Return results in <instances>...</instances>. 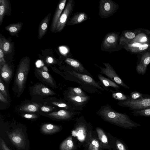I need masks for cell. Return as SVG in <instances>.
Returning a JSON list of instances; mask_svg holds the SVG:
<instances>
[{
    "label": "cell",
    "instance_id": "obj_1",
    "mask_svg": "<svg viewBox=\"0 0 150 150\" xmlns=\"http://www.w3.org/2000/svg\"><path fill=\"white\" fill-rule=\"evenodd\" d=\"M96 114L104 121L125 129H132L141 126L132 120L126 113L117 112L108 104L102 106Z\"/></svg>",
    "mask_w": 150,
    "mask_h": 150
},
{
    "label": "cell",
    "instance_id": "obj_2",
    "mask_svg": "<svg viewBox=\"0 0 150 150\" xmlns=\"http://www.w3.org/2000/svg\"><path fill=\"white\" fill-rule=\"evenodd\" d=\"M93 131L91 124L81 115L76 118L71 135L77 140L78 147L84 148L89 142Z\"/></svg>",
    "mask_w": 150,
    "mask_h": 150
},
{
    "label": "cell",
    "instance_id": "obj_3",
    "mask_svg": "<svg viewBox=\"0 0 150 150\" xmlns=\"http://www.w3.org/2000/svg\"><path fill=\"white\" fill-rule=\"evenodd\" d=\"M69 72L74 77L73 81L78 83L81 85V87L87 92L91 93H101L97 89L102 91L109 90V89L103 86L100 81L99 82L95 81L92 76L80 73L73 69Z\"/></svg>",
    "mask_w": 150,
    "mask_h": 150
},
{
    "label": "cell",
    "instance_id": "obj_4",
    "mask_svg": "<svg viewBox=\"0 0 150 150\" xmlns=\"http://www.w3.org/2000/svg\"><path fill=\"white\" fill-rule=\"evenodd\" d=\"M30 60L25 57L20 61L18 65L15 77V82L19 92L23 89L29 71Z\"/></svg>",
    "mask_w": 150,
    "mask_h": 150
},
{
    "label": "cell",
    "instance_id": "obj_5",
    "mask_svg": "<svg viewBox=\"0 0 150 150\" xmlns=\"http://www.w3.org/2000/svg\"><path fill=\"white\" fill-rule=\"evenodd\" d=\"M119 32H111L107 34L104 38L101 45L103 51L109 52L117 51L122 48L119 44Z\"/></svg>",
    "mask_w": 150,
    "mask_h": 150
},
{
    "label": "cell",
    "instance_id": "obj_6",
    "mask_svg": "<svg viewBox=\"0 0 150 150\" xmlns=\"http://www.w3.org/2000/svg\"><path fill=\"white\" fill-rule=\"evenodd\" d=\"M117 104L122 107L128 108L129 110L132 111L149 108L150 95L143 94L142 97L140 99L119 101Z\"/></svg>",
    "mask_w": 150,
    "mask_h": 150
},
{
    "label": "cell",
    "instance_id": "obj_7",
    "mask_svg": "<svg viewBox=\"0 0 150 150\" xmlns=\"http://www.w3.org/2000/svg\"><path fill=\"white\" fill-rule=\"evenodd\" d=\"M69 104L76 111H81L83 109L90 98L89 96H80L75 94L67 90L65 96Z\"/></svg>",
    "mask_w": 150,
    "mask_h": 150
},
{
    "label": "cell",
    "instance_id": "obj_8",
    "mask_svg": "<svg viewBox=\"0 0 150 150\" xmlns=\"http://www.w3.org/2000/svg\"><path fill=\"white\" fill-rule=\"evenodd\" d=\"M99 4L98 14L102 18L112 16L119 8L118 4L112 0H100Z\"/></svg>",
    "mask_w": 150,
    "mask_h": 150
},
{
    "label": "cell",
    "instance_id": "obj_9",
    "mask_svg": "<svg viewBox=\"0 0 150 150\" xmlns=\"http://www.w3.org/2000/svg\"><path fill=\"white\" fill-rule=\"evenodd\" d=\"M75 6L74 0H69L58 21L55 33L61 32L64 29L73 11Z\"/></svg>",
    "mask_w": 150,
    "mask_h": 150
},
{
    "label": "cell",
    "instance_id": "obj_10",
    "mask_svg": "<svg viewBox=\"0 0 150 150\" xmlns=\"http://www.w3.org/2000/svg\"><path fill=\"white\" fill-rule=\"evenodd\" d=\"M102 63L105 66V68L101 67L96 65L100 69L101 71L99 72L100 74H104L112 81L121 86L126 88L130 89L129 87L126 85L119 77L110 64L105 62H103Z\"/></svg>",
    "mask_w": 150,
    "mask_h": 150
},
{
    "label": "cell",
    "instance_id": "obj_11",
    "mask_svg": "<svg viewBox=\"0 0 150 150\" xmlns=\"http://www.w3.org/2000/svg\"><path fill=\"white\" fill-rule=\"evenodd\" d=\"M138 55V59L136 70L139 74L144 75L148 65L150 63V50L146 51Z\"/></svg>",
    "mask_w": 150,
    "mask_h": 150
},
{
    "label": "cell",
    "instance_id": "obj_12",
    "mask_svg": "<svg viewBox=\"0 0 150 150\" xmlns=\"http://www.w3.org/2000/svg\"><path fill=\"white\" fill-rule=\"evenodd\" d=\"M80 113V112L79 111H71L63 110L50 113L48 115L50 117L57 120H70L73 119L76 116L79 115Z\"/></svg>",
    "mask_w": 150,
    "mask_h": 150
},
{
    "label": "cell",
    "instance_id": "obj_13",
    "mask_svg": "<svg viewBox=\"0 0 150 150\" xmlns=\"http://www.w3.org/2000/svg\"><path fill=\"white\" fill-rule=\"evenodd\" d=\"M67 1V0H61L58 3L50 26V31L52 33H55L58 21L65 8Z\"/></svg>",
    "mask_w": 150,
    "mask_h": 150
},
{
    "label": "cell",
    "instance_id": "obj_14",
    "mask_svg": "<svg viewBox=\"0 0 150 150\" xmlns=\"http://www.w3.org/2000/svg\"><path fill=\"white\" fill-rule=\"evenodd\" d=\"M11 142L17 147L23 148L25 145V140L21 132L18 129H16L12 132H6Z\"/></svg>",
    "mask_w": 150,
    "mask_h": 150
},
{
    "label": "cell",
    "instance_id": "obj_15",
    "mask_svg": "<svg viewBox=\"0 0 150 150\" xmlns=\"http://www.w3.org/2000/svg\"><path fill=\"white\" fill-rule=\"evenodd\" d=\"M142 28L137 29L134 30H126L122 32L120 36L119 44L122 46L130 42L140 33Z\"/></svg>",
    "mask_w": 150,
    "mask_h": 150
},
{
    "label": "cell",
    "instance_id": "obj_16",
    "mask_svg": "<svg viewBox=\"0 0 150 150\" xmlns=\"http://www.w3.org/2000/svg\"><path fill=\"white\" fill-rule=\"evenodd\" d=\"M110 146L113 150H129L128 147L122 140L107 132Z\"/></svg>",
    "mask_w": 150,
    "mask_h": 150
},
{
    "label": "cell",
    "instance_id": "obj_17",
    "mask_svg": "<svg viewBox=\"0 0 150 150\" xmlns=\"http://www.w3.org/2000/svg\"><path fill=\"white\" fill-rule=\"evenodd\" d=\"M65 62L76 71L81 74L91 76L81 63L78 60L72 58L66 57L65 59Z\"/></svg>",
    "mask_w": 150,
    "mask_h": 150
},
{
    "label": "cell",
    "instance_id": "obj_18",
    "mask_svg": "<svg viewBox=\"0 0 150 150\" xmlns=\"http://www.w3.org/2000/svg\"><path fill=\"white\" fill-rule=\"evenodd\" d=\"M95 130L103 149L112 150L107 132L98 127H96Z\"/></svg>",
    "mask_w": 150,
    "mask_h": 150
},
{
    "label": "cell",
    "instance_id": "obj_19",
    "mask_svg": "<svg viewBox=\"0 0 150 150\" xmlns=\"http://www.w3.org/2000/svg\"><path fill=\"white\" fill-rule=\"evenodd\" d=\"M78 147L77 140L71 135L64 140L59 146L60 150H77Z\"/></svg>",
    "mask_w": 150,
    "mask_h": 150
},
{
    "label": "cell",
    "instance_id": "obj_20",
    "mask_svg": "<svg viewBox=\"0 0 150 150\" xmlns=\"http://www.w3.org/2000/svg\"><path fill=\"white\" fill-rule=\"evenodd\" d=\"M84 150H104L96 131L93 130L91 139Z\"/></svg>",
    "mask_w": 150,
    "mask_h": 150
},
{
    "label": "cell",
    "instance_id": "obj_21",
    "mask_svg": "<svg viewBox=\"0 0 150 150\" xmlns=\"http://www.w3.org/2000/svg\"><path fill=\"white\" fill-rule=\"evenodd\" d=\"M88 15L83 12H77L74 14L67 21L66 25H73L81 23L88 19Z\"/></svg>",
    "mask_w": 150,
    "mask_h": 150
},
{
    "label": "cell",
    "instance_id": "obj_22",
    "mask_svg": "<svg viewBox=\"0 0 150 150\" xmlns=\"http://www.w3.org/2000/svg\"><path fill=\"white\" fill-rule=\"evenodd\" d=\"M32 92L33 94L42 96L53 95L55 94L53 91L41 83L37 84L34 86Z\"/></svg>",
    "mask_w": 150,
    "mask_h": 150
},
{
    "label": "cell",
    "instance_id": "obj_23",
    "mask_svg": "<svg viewBox=\"0 0 150 150\" xmlns=\"http://www.w3.org/2000/svg\"><path fill=\"white\" fill-rule=\"evenodd\" d=\"M51 15V13H49L39 24L38 30V38L39 40L42 38L47 32Z\"/></svg>",
    "mask_w": 150,
    "mask_h": 150
},
{
    "label": "cell",
    "instance_id": "obj_24",
    "mask_svg": "<svg viewBox=\"0 0 150 150\" xmlns=\"http://www.w3.org/2000/svg\"><path fill=\"white\" fill-rule=\"evenodd\" d=\"M40 129L42 133L49 134L59 132L62 129V128L61 126L50 123H46L42 125Z\"/></svg>",
    "mask_w": 150,
    "mask_h": 150
},
{
    "label": "cell",
    "instance_id": "obj_25",
    "mask_svg": "<svg viewBox=\"0 0 150 150\" xmlns=\"http://www.w3.org/2000/svg\"><path fill=\"white\" fill-rule=\"evenodd\" d=\"M143 30L142 29L141 31L129 43L136 42L142 44L150 43V39L149 36V31Z\"/></svg>",
    "mask_w": 150,
    "mask_h": 150
},
{
    "label": "cell",
    "instance_id": "obj_26",
    "mask_svg": "<svg viewBox=\"0 0 150 150\" xmlns=\"http://www.w3.org/2000/svg\"><path fill=\"white\" fill-rule=\"evenodd\" d=\"M10 8L11 4L8 1L0 0V26L2 23L4 16L7 15Z\"/></svg>",
    "mask_w": 150,
    "mask_h": 150
},
{
    "label": "cell",
    "instance_id": "obj_27",
    "mask_svg": "<svg viewBox=\"0 0 150 150\" xmlns=\"http://www.w3.org/2000/svg\"><path fill=\"white\" fill-rule=\"evenodd\" d=\"M23 23L22 22H18L10 24L5 27L10 35L14 36L17 35L21 30Z\"/></svg>",
    "mask_w": 150,
    "mask_h": 150
},
{
    "label": "cell",
    "instance_id": "obj_28",
    "mask_svg": "<svg viewBox=\"0 0 150 150\" xmlns=\"http://www.w3.org/2000/svg\"><path fill=\"white\" fill-rule=\"evenodd\" d=\"M12 71L8 64L5 63L1 68V74L3 79L6 82L10 80L12 75Z\"/></svg>",
    "mask_w": 150,
    "mask_h": 150
},
{
    "label": "cell",
    "instance_id": "obj_29",
    "mask_svg": "<svg viewBox=\"0 0 150 150\" xmlns=\"http://www.w3.org/2000/svg\"><path fill=\"white\" fill-rule=\"evenodd\" d=\"M97 77L100 81L105 87H111L115 89L116 90L120 88V87L116 83L111 80L105 77L101 74L97 75Z\"/></svg>",
    "mask_w": 150,
    "mask_h": 150
},
{
    "label": "cell",
    "instance_id": "obj_30",
    "mask_svg": "<svg viewBox=\"0 0 150 150\" xmlns=\"http://www.w3.org/2000/svg\"><path fill=\"white\" fill-rule=\"evenodd\" d=\"M0 48L2 50L4 54L10 53L12 51V44L4 38H0Z\"/></svg>",
    "mask_w": 150,
    "mask_h": 150
},
{
    "label": "cell",
    "instance_id": "obj_31",
    "mask_svg": "<svg viewBox=\"0 0 150 150\" xmlns=\"http://www.w3.org/2000/svg\"><path fill=\"white\" fill-rule=\"evenodd\" d=\"M39 107V105L36 103H28L21 106L20 109L24 112H34L38 110Z\"/></svg>",
    "mask_w": 150,
    "mask_h": 150
},
{
    "label": "cell",
    "instance_id": "obj_32",
    "mask_svg": "<svg viewBox=\"0 0 150 150\" xmlns=\"http://www.w3.org/2000/svg\"><path fill=\"white\" fill-rule=\"evenodd\" d=\"M110 91L112 93V98L119 101H126L128 100L129 98V95L124 94L119 91H115L110 90Z\"/></svg>",
    "mask_w": 150,
    "mask_h": 150
},
{
    "label": "cell",
    "instance_id": "obj_33",
    "mask_svg": "<svg viewBox=\"0 0 150 150\" xmlns=\"http://www.w3.org/2000/svg\"><path fill=\"white\" fill-rule=\"evenodd\" d=\"M150 50V43L144 44L137 47L131 50L128 52L133 54H139Z\"/></svg>",
    "mask_w": 150,
    "mask_h": 150
},
{
    "label": "cell",
    "instance_id": "obj_34",
    "mask_svg": "<svg viewBox=\"0 0 150 150\" xmlns=\"http://www.w3.org/2000/svg\"><path fill=\"white\" fill-rule=\"evenodd\" d=\"M37 71L45 81L53 86L54 85L53 79L49 73L41 69H38Z\"/></svg>",
    "mask_w": 150,
    "mask_h": 150
},
{
    "label": "cell",
    "instance_id": "obj_35",
    "mask_svg": "<svg viewBox=\"0 0 150 150\" xmlns=\"http://www.w3.org/2000/svg\"><path fill=\"white\" fill-rule=\"evenodd\" d=\"M134 116L150 117V108L141 110H134L131 112Z\"/></svg>",
    "mask_w": 150,
    "mask_h": 150
},
{
    "label": "cell",
    "instance_id": "obj_36",
    "mask_svg": "<svg viewBox=\"0 0 150 150\" xmlns=\"http://www.w3.org/2000/svg\"><path fill=\"white\" fill-rule=\"evenodd\" d=\"M68 90L74 94L83 97H86L88 95L80 88L78 87H69Z\"/></svg>",
    "mask_w": 150,
    "mask_h": 150
},
{
    "label": "cell",
    "instance_id": "obj_37",
    "mask_svg": "<svg viewBox=\"0 0 150 150\" xmlns=\"http://www.w3.org/2000/svg\"><path fill=\"white\" fill-rule=\"evenodd\" d=\"M143 94L137 91H133L129 95V98L128 100H135L140 99L142 97Z\"/></svg>",
    "mask_w": 150,
    "mask_h": 150
},
{
    "label": "cell",
    "instance_id": "obj_38",
    "mask_svg": "<svg viewBox=\"0 0 150 150\" xmlns=\"http://www.w3.org/2000/svg\"><path fill=\"white\" fill-rule=\"evenodd\" d=\"M0 91L6 96H7V94L5 87L4 85L3 82L1 80V78L0 79Z\"/></svg>",
    "mask_w": 150,
    "mask_h": 150
},
{
    "label": "cell",
    "instance_id": "obj_39",
    "mask_svg": "<svg viewBox=\"0 0 150 150\" xmlns=\"http://www.w3.org/2000/svg\"><path fill=\"white\" fill-rule=\"evenodd\" d=\"M4 54L1 48H0V63L1 67V66H2L5 63Z\"/></svg>",
    "mask_w": 150,
    "mask_h": 150
},
{
    "label": "cell",
    "instance_id": "obj_40",
    "mask_svg": "<svg viewBox=\"0 0 150 150\" xmlns=\"http://www.w3.org/2000/svg\"><path fill=\"white\" fill-rule=\"evenodd\" d=\"M24 118L28 119H34L38 117L37 115L33 114H26L22 115Z\"/></svg>",
    "mask_w": 150,
    "mask_h": 150
},
{
    "label": "cell",
    "instance_id": "obj_41",
    "mask_svg": "<svg viewBox=\"0 0 150 150\" xmlns=\"http://www.w3.org/2000/svg\"><path fill=\"white\" fill-rule=\"evenodd\" d=\"M54 108L52 106H44L41 107V110L44 112H49L53 110Z\"/></svg>",
    "mask_w": 150,
    "mask_h": 150
},
{
    "label": "cell",
    "instance_id": "obj_42",
    "mask_svg": "<svg viewBox=\"0 0 150 150\" xmlns=\"http://www.w3.org/2000/svg\"><path fill=\"white\" fill-rule=\"evenodd\" d=\"M0 142L3 150H10L6 146L3 139L1 138L0 139Z\"/></svg>",
    "mask_w": 150,
    "mask_h": 150
},
{
    "label": "cell",
    "instance_id": "obj_43",
    "mask_svg": "<svg viewBox=\"0 0 150 150\" xmlns=\"http://www.w3.org/2000/svg\"><path fill=\"white\" fill-rule=\"evenodd\" d=\"M0 100L1 101L4 103H7V101L3 94L0 91Z\"/></svg>",
    "mask_w": 150,
    "mask_h": 150
},
{
    "label": "cell",
    "instance_id": "obj_44",
    "mask_svg": "<svg viewBox=\"0 0 150 150\" xmlns=\"http://www.w3.org/2000/svg\"><path fill=\"white\" fill-rule=\"evenodd\" d=\"M48 62H50V63H51L52 62V58H49L48 59Z\"/></svg>",
    "mask_w": 150,
    "mask_h": 150
}]
</instances>
